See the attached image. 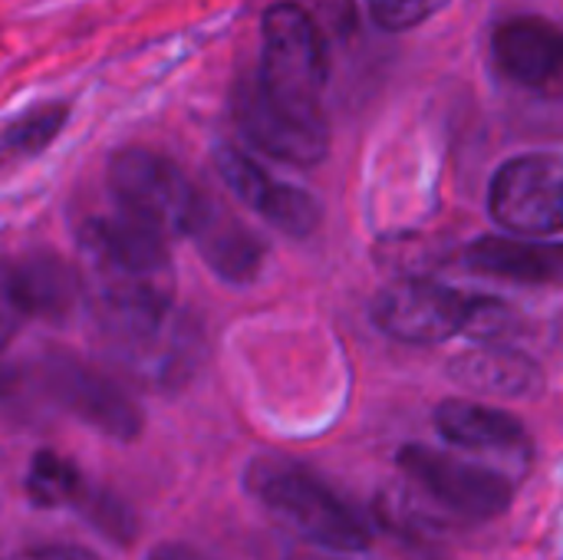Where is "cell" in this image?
I'll use <instances>...</instances> for the list:
<instances>
[{"label": "cell", "mask_w": 563, "mask_h": 560, "mask_svg": "<svg viewBox=\"0 0 563 560\" xmlns=\"http://www.w3.org/2000/svg\"><path fill=\"white\" fill-rule=\"evenodd\" d=\"M244 485L280 528L313 548L356 554L373 545L369 518L300 462L261 455L247 465Z\"/></svg>", "instance_id": "6da1fadb"}, {"label": "cell", "mask_w": 563, "mask_h": 560, "mask_svg": "<svg viewBox=\"0 0 563 560\" xmlns=\"http://www.w3.org/2000/svg\"><path fill=\"white\" fill-rule=\"evenodd\" d=\"M327 50L307 7L274 3L261 20V69L254 76L261 96L310 129H330L323 112Z\"/></svg>", "instance_id": "7a4b0ae2"}, {"label": "cell", "mask_w": 563, "mask_h": 560, "mask_svg": "<svg viewBox=\"0 0 563 560\" xmlns=\"http://www.w3.org/2000/svg\"><path fill=\"white\" fill-rule=\"evenodd\" d=\"M508 310L495 300H472L445 284L409 277L389 284L373 300L376 327L399 343H445L459 333H495L501 330Z\"/></svg>", "instance_id": "3957f363"}, {"label": "cell", "mask_w": 563, "mask_h": 560, "mask_svg": "<svg viewBox=\"0 0 563 560\" xmlns=\"http://www.w3.org/2000/svg\"><path fill=\"white\" fill-rule=\"evenodd\" d=\"M106 178L115 205L165 238H195L211 208L172 158L148 149H119L109 158Z\"/></svg>", "instance_id": "277c9868"}, {"label": "cell", "mask_w": 563, "mask_h": 560, "mask_svg": "<svg viewBox=\"0 0 563 560\" xmlns=\"http://www.w3.org/2000/svg\"><path fill=\"white\" fill-rule=\"evenodd\" d=\"M36 383L53 406L82 419L89 429L115 442L139 439L145 422L139 403L112 376L99 373L86 360L63 350H46L36 363Z\"/></svg>", "instance_id": "5b68a950"}, {"label": "cell", "mask_w": 563, "mask_h": 560, "mask_svg": "<svg viewBox=\"0 0 563 560\" xmlns=\"http://www.w3.org/2000/svg\"><path fill=\"white\" fill-rule=\"evenodd\" d=\"M399 469L409 475L419 498L435 502L445 515L465 521H492L505 515L515 495L501 472L426 446H406L399 452Z\"/></svg>", "instance_id": "8992f818"}, {"label": "cell", "mask_w": 563, "mask_h": 560, "mask_svg": "<svg viewBox=\"0 0 563 560\" xmlns=\"http://www.w3.org/2000/svg\"><path fill=\"white\" fill-rule=\"evenodd\" d=\"M492 218L518 234L563 231V152H531L505 162L488 188Z\"/></svg>", "instance_id": "52a82bcc"}, {"label": "cell", "mask_w": 563, "mask_h": 560, "mask_svg": "<svg viewBox=\"0 0 563 560\" xmlns=\"http://www.w3.org/2000/svg\"><path fill=\"white\" fill-rule=\"evenodd\" d=\"M214 165L221 182L234 191V198L251 211H257L264 221H271L277 231L290 238H307L320 224V205L303 188L277 182L241 149L221 145L214 152Z\"/></svg>", "instance_id": "ba28073f"}, {"label": "cell", "mask_w": 563, "mask_h": 560, "mask_svg": "<svg viewBox=\"0 0 563 560\" xmlns=\"http://www.w3.org/2000/svg\"><path fill=\"white\" fill-rule=\"evenodd\" d=\"M234 119L251 145H257L264 155L290 162V165H317L330 152V129H310L274 109L254 76H244L234 89Z\"/></svg>", "instance_id": "9c48e42d"}, {"label": "cell", "mask_w": 563, "mask_h": 560, "mask_svg": "<svg viewBox=\"0 0 563 560\" xmlns=\"http://www.w3.org/2000/svg\"><path fill=\"white\" fill-rule=\"evenodd\" d=\"M82 277L59 254H23L7 267V304L30 320L59 323L79 307Z\"/></svg>", "instance_id": "30bf717a"}, {"label": "cell", "mask_w": 563, "mask_h": 560, "mask_svg": "<svg viewBox=\"0 0 563 560\" xmlns=\"http://www.w3.org/2000/svg\"><path fill=\"white\" fill-rule=\"evenodd\" d=\"M449 380L475 396L534 399L544 393V370L511 347H475L445 366Z\"/></svg>", "instance_id": "8fae6325"}, {"label": "cell", "mask_w": 563, "mask_h": 560, "mask_svg": "<svg viewBox=\"0 0 563 560\" xmlns=\"http://www.w3.org/2000/svg\"><path fill=\"white\" fill-rule=\"evenodd\" d=\"M435 429L445 442L472 452H505L528 459L531 436L525 422L511 413H501L495 406L449 399L435 409Z\"/></svg>", "instance_id": "7c38bea8"}, {"label": "cell", "mask_w": 563, "mask_h": 560, "mask_svg": "<svg viewBox=\"0 0 563 560\" xmlns=\"http://www.w3.org/2000/svg\"><path fill=\"white\" fill-rule=\"evenodd\" d=\"M558 43H561V26L541 17H515L498 23L492 36V56L505 79L528 89H548Z\"/></svg>", "instance_id": "4fadbf2b"}, {"label": "cell", "mask_w": 563, "mask_h": 560, "mask_svg": "<svg viewBox=\"0 0 563 560\" xmlns=\"http://www.w3.org/2000/svg\"><path fill=\"white\" fill-rule=\"evenodd\" d=\"M472 271L515 284H563V241L482 238L465 251Z\"/></svg>", "instance_id": "5bb4252c"}, {"label": "cell", "mask_w": 563, "mask_h": 560, "mask_svg": "<svg viewBox=\"0 0 563 560\" xmlns=\"http://www.w3.org/2000/svg\"><path fill=\"white\" fill-rule=\"evenodd\" d=\"M191 241L205 257V264L228 284H251L267 257L264 241L254 231H247L241 221L228 218L214 201Z\"/></svg>", "instance_id": "9a60e30c"}, {"label": "cell", "mask_w": 563, "mask_h": 560, "mask_svg": "<svg viewBox=\"0 0 563 560\" xmlns=\"http://www.w3.org/2000/svg\"><path fill=\"white\" fill-rule=\"evenodd\" d=\"M23 488L36 508H66V505L79 508L89 492L82 482V472L69 459H63L59 452H49V449L33 455Z\"/></svg>", "instance_id": "2e32d148"}, {"label": "cell", "mask_w": 563, "mask_h": 560, "mask_svg": "<svg viewBox=\"0 0 563 560\" xmlns=\"http://www.w3.org/2000/svg\"><path fill=\"white\" fill-rule=\"evenodd\" d=\"M66 116H69L66 102H43V106L26 109L3 132L7 155H36V152H43L59 135V129L66 125Z\"/></svg>", "instance_id": "e0dca14e"}, {"label": "cell", "mask_w": 563, "mask_h": 560, "mask_svg": "<svg viewBox=\"0 0 563 560\" xmlns=\"http://www.w3.org/2000/svg\"><path fill=\"white\" fill-rule=\"evenodd\" d=\"M373 20L389 30V33H402V30H416L426 20H432L442 7H449L452 0H366Z\"/></svg>", "instance_id": "ac0fdd59"}, {"label": "cell", "mask_w": 563, "mask_h": 560, "mask_svg": "<svg viewBox=\"0 0 563 560\" xmlns=\"http://www.w3.org/2000/svg\"><path fill=\"white\" fill-rule=\"evenodd\" d=\"M79 508L86 512V518H89L102 535H109V538H115V541H122V545L132 538V515H129V508H125L122 502H115L112 495H106V492H86V498H82Z\"/></svg>", "instance_id": "d6986e66"}, {"label": "cell", "mask_w": 563, "mask_h": 560, "mask_svg": "<svg viewBox=\"0 0 563 560\" xmlns=\"http://www.w3.org/2000/svg\"><path fill=\"white\" fill-rule=\"evenodd\" d=\"M13 560H99L92 551L86 548H69V545H53V548H33V551H23Z\"/></svg>", "instance_id": "ffe728a7"}, {"label": "cell", "mask_w": 563, "mask_h": 560, "mask_svg": "<svg viewBox=\"0 0 563 560\" xmlns=\"http://www.w3.org/2000/svg\"><path fill=\"white\" fill-rule=\"evenodd\" d=\"M148 560H205L198 551H191V548H185V545H162V548H155Z\"/></svg>", "instance_id": "44dd1931"}, {"label": "cell", "mask_w": 563, "mask_h": 560, "mask_svg": "<svg viewBox=\"0 0 563 560\" xmlns=\"http://www.w3.org/2000/svg\"><path fill=\"white\" fill-rule=\"evenodd\" d=\"M317 10H330V23L336 30H343V23H350V0H317Z\"/></svg>", "instance_id": "7402d4cb"}, {"label": "cell", "mask_w": 563, "mask_h": 560, "mask_svg": "<svg viewBox=\"0 0 563 560\" xmlns=\"http://www.w3.org/2000/svg\"><path fill=\"white\" fill-rule=\"evenodd\" d=\"M548 89H558L563 92V30H561V43H558V53H554V69H551V86Z\"/></svg>", "instance_id": "603a6c76"}, {"label": "cell", "mask_w": 563, "mask_h": 560, "mask_svg": "<svg viewBox=\"0 0 563 560\" xmlns=\"http://www.w3.org/2000/svg\"><path fill=\"white\" fill-rule=\"evenodd\" d=\"M290 560H336V558H317V554H297V558Z\"/></svg>", "instance_id": "cb8c5ba5"}]
</instances>
